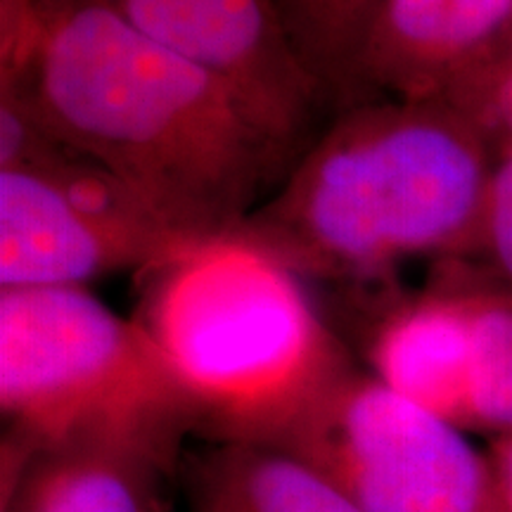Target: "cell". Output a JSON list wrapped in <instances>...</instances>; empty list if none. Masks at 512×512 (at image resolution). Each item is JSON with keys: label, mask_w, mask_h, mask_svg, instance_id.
<instances>
[{"label": "cell", "mask_w": 512, "mask_h": 512, "mask_svg": "<svg viewBox=\"0 0 512 512\" xmlns=\"http://www.w3.org/2000/svg\"><path fill=\"white\" fill-rule=\"evenodd\" d=\"M486 211H489V235L496 261L512 280V150L489 178Z\"/></svg>", "instance_id": "5bb4252c"}, {"label": "cell", "mask_w": 512, "mask_h": 512, "mask_svg": "<svg viewBox=\"0 0 512 512\" xmlns=\"http://www.w3.org/2000/svg\"><path fill=\"white\" fill-rule=\"evenodd\" d=\"M3 91L185 240L238 233L290 171L228 83L98 0H0Z\"/></svg>", "instance_id": "6da1fadb"}, {"label": "cell", "mask_w": 512, "mask_h": 512, "mask_svg": "<svg viewBox=\"0 0 512 512\" xmlns=\"http://www.w3.org/2000/svg\"><path fill=\"white\" fill-rule=\"evenodd\" d=\"M190 512H361L332 479L271 441H216L188 467Z\"/></svg>", "instance_id": "8fae6325"}, {"label": "cell", "mask_w": 512, "mask_h": 512, "mask_svg": "<svg viewBox=\"0 0 512 512\" xmlns=\"http://www.w3.org/2000/svg\"><path fill=\"white\" fill-rule=\"evenodd\" d=\"M375 380L453 425L472 430V309L425 302L396 311L370 342Z\"/></svg>", "instance_id": "30bf717a"}, {"label": "cell", "mask_w": 512, "mask_h": 512, "mask_svg": "<svg viewBox=\"0 0 512 512\" xmlns=\"http://www.w3.org/2000/svg\"><path fill=\"white\" fill-rule=\"evenodd\" d=\"M510 24L512 0H382L339 110L415 98L430 76L477 55Z\"/></svg>", "instance_id": "ba28073f"}, {"label": "cell", "mask_w": 512, "mask_h": 512, "mask_svg": "<svg viewBox=\"0 0 512 512\" xmlns=\"http://www.w3.org/2000/svg\"><path fill=\"white\" fill-rule=\"evenodd\" d=\"M136 320L216 441H280L351 373L302 278L242 233L147 268Z\"/></svg>", "instance_id": "3957f363"}, {"label": "cell", "mask_w": 512, "mask_h": 512, "mask_svg": "<svg viewBox=\"0 0 512 512\" xmlns=\"http://www.w3.org/2000/svg\"><path fill=\"white\" fill-rule=\"evenodd\" d=\"M472 309V427L512 437V304Z\"/></svg>", "instance_id": "4fadbf2b"}, {"label": "cell", "mask_w": 512, "mask_h": 512, "mask_svg": "<svg viewBox=\"0 0 512 512\" xmlns=\"http://www.w3.org/2000/svg\"><path fill=\"white\" fill-rule=\"evenodd\" d=\"M486 190L463 128L408 102H361L304 147L238 233L299 278L373 280L463 233Z\"/></svg>", "instance_id": "7a4b0ae2"}, {"label": "cell", "mask_w": 512, "mask_h": 512, "mask_svg": "<svg viewBox=\"0 0 512 512\" xmlns=\"http://www.w3.org/2000/svg\"><path fill=\"white\" fill-rule=\"evenodd\" d=\"M140 34L228 83L287 147L302 155L332 107L294 55L268 0H98Z\"/></svg>", "instance_id": "8992f818"}, {"label": "cell", "mask_w": 512, "mask_h": 512, "mask_svg": "<svg viewBox=\"0 0 512 512\" xmlns=\"http://www.w3.org/2000/svg\"><path fill=\"white\" fill-rule=\"evenodd\" d=\"M489 456L494 463L505 512H512V437H491Z\"/></svg>", "instance_id": "9a60e30c"}, {"label": "cell", "mask_w": 512, "mask_h": 512, "mask_svg": "<svg viewBox=\"0 0 512 512\" xmlns=\"http://www.w3.org/2000/svg\"><path fill=\"white\" fill-rule=\"evenodd\" d=\"M174 472L110 448L29 453L3 439V512H171Z\"/></svg>", "instance_id": "9c48e42d"}, {"label": "cell", "mask_w": 512, "mask_h": 512, "mask_svg": "<svg viewBox=\"0 0 512 512\" xmlns=\"http://www.w3.org/2000/svg\"><path fill=\"white\" fill-rule=\"evenodd\" d=\"M361 512H505L489 451L463 427L347 373L283 439Z\"/></svg>", "instance_id": "5b68a950"}, {"label": "cell", "mask_w": 512, "mask_h": 512, "mask_svg": "<svg viewBox=\"0 0 512 512\" xmlns=\"http://www.w3.org/2000/svg\"><path fill=\"white\" fill-rule=\"evenodd\" d=\"M382 0H268L294 55L330 105L347 98L351 67Z\"/></svg>", "instance_id": "7c38bea8"}, {"label": "cell", "mask_w": 512, "mask_h": 512, "mask_svg": "<svg viewBox=\"0 0 512 512\" xmlns=\"http://www.w3.org/2000/svg\"><path fill=\"white\" fill-rule=\"evenodd\" d=\"M171 256L83 214L48 176L0 169V290L86 287L100 275L147 271Z\"/></svg>", "instance_id": "52a82bcc"}, {"label": "cell", "mask_w": 512, "mask_h": 512, "mask_svg": "<svg viewBox=\"0 0 512 512\" xmlns=\"http://www.w3.org/2000/svg\"><path fill=\"white\" fill-rule=\"evenodd\" d=\"M0 411L29 453L110 448L181 472L195 406L136 318L86 287L0 290Z\"/></svg>", "instance_id": "277c9868"}]
</instances>
